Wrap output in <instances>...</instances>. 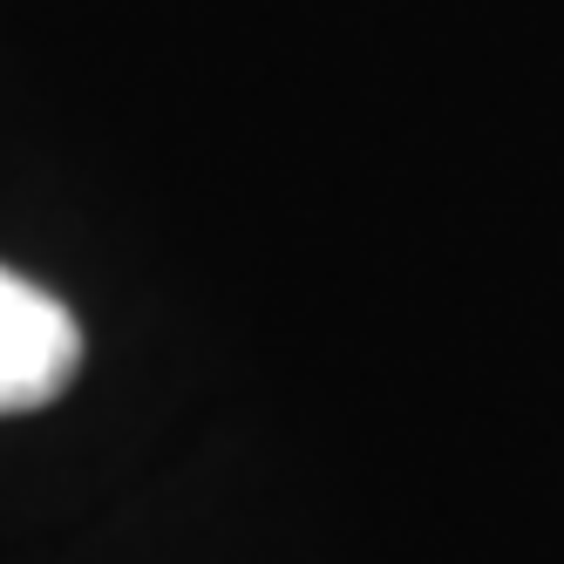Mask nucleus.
<instances>
[{"instance_id": "f257e3e1", "label": "nucleus", "mask_w": 564, "mask_h": 564, "mask_svg": "<svg viewBox=\"0 0 564 564\" xmlns=\"http://www.w3.org/2000/svg\"><path fill=\"white\" fill-rule=\"evenodd\" d=\"M83 368V327L75 313L42 293L34 279L0 265V415H28L75 381Z\"/></svg>"}]
</instances>
